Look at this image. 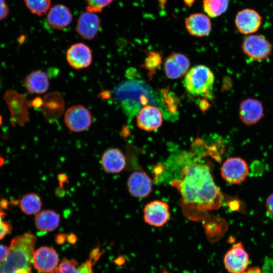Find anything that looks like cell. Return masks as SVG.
I'll return each mask as SVG.
<instances>
[{"label": "cell", "mask_w": 273, "mask_h": 273, "mask_svg": "<svg viewBox=\"0 0 273 273\" xmlns=\"http://www.w3.org/2000/svg\"><path fill=\"white\" fill-rule=\"evenodd\" d=\"M172 185L181 195V208L188 219L200 220L208 211L218 209L222 205L223 195L204 164L187 166L181 171V178L174 180Z\"/></svg>", "instance_id": "cell-1"}, {"label": "cell", "mask_w": 273, "mask_h": 273, "mask_svg": "<svg viewBox=\"0 0 273 273\" xmlns=\"http://www.w3.org/2000/svg\"><path fill=\"white\" fill-rule=\"evenodd\" d=\"M36 241L35 236L30 233L14 238L6 259L0 263V273L31 269Z\"/></svg>", "instance_id": "cell-2"}, {"label": "cell", "mask_w": 273, "mask_h": 273, "mask_svg": "<svg viewBox=\"0 0 273 273\" xmlns=\"http://www.w3.org/2000/svg\"><path fill=\"white\" fill-rule=\"evenodd\" d=\"M115 100L128 114L133 115L142 106L152 102L149 89L137 81H127L117 85L113 92Z\"/></svg>", "instance_id": "cell-3"}, {"label": "cell", "mask_w": 273, "mask_h": 273, "mask_svg": "<svg viewBox=\"0 0 273 273\" xmlns=\"http://www.w3.org/2000/svg\"><path fill=\"white\" fill-rule=\"evenodd\" d=\"M214 82V76L207 67L199 65L192 67L186 74L184 86L194 96H205L210 93Z\"/></svg>", "instance_id": "cell-4"}, {"label": "cell", "mask_w": 273, "mask_h": 273, "mask_svg": "<svg viewBox=\"0 0 273 273\" xmlns=\"http://www.w3.org/2000/svg\"><path fill=\"white\" fill-rule=\"evenodd\" d=\"M4 100L9 109L10 123L13 126L17 125L23 126L29 121L28 109L32 104L26 96L10 89L5 93Z\"/></svg>", "instance_id": "cell-5"}, {"label": "cell", "mask_w": 273, "mask_h": 273, "mask_svg": "<svg viewBox=\"0 0 273 273\" xmlns=\"http://www.w3.org/2000/svg\"><path fill=\"white\" fill-rule=\"evenodd\" d=\"M241 49L247 57L255 61H261L271 55L272 45L262 35L249 34L243 40Z\"/></svg>", "instance_id": "cell-6"}, {"label": "cell", "mask_w": 273, "mask_h": 273, "mask_svg": "<svg viewBox=\"0 0 273 273\" xmlns=\"http://www.w3.org/2000/svg\"><path fill=\"white\" fill-rule=\"evenodd\" d=\"M93 117L89 111L81 105H73L65 113L64 121L67 127L75 132L83 131L91 125Z\"/></svg>", "instance_id": "cell-7"}, {"label": "cell", "mask_w": 273, "mask_h": 273, "mask_svg": "<svg viewBox=\"0 0 273 273\" xmlns=\"http://www.w3.org/2000/svg\"><path fill=\"white\" fill-rule=\"evenodd\" d=\"M223 263L230 273H243L249 264L248 253L241 242L234 244L224 255Z\"/></svg>", "instance_id": "cell-8"}, {"label": "cell", "mask_w": 273, "mask_h": 273, "mask_svg": "<svg viewBox=\"0 0 273 273\" xmlns=\"http://www.w3.org/2000/svg\"><path fill=\"white\" fill-rule=\"evenodd\" d=\"M249 173L246 162L240 157H231L223 163L221 174L228 183L232 184H240L245 180Z\"/></svg>", "instance_id": "cell-9"}, {"label": "cell", "mask_w": 273, "mask_h": 273, "mask_svg": "<svg viewBox=\"0 0 273 273\" xmlns=\"http://www.w3.org/2000/svg\"><path fill=\"white\" fill-rule=\"evenodd\" d=\"M262 23V17L256 10L246 8L239 11L235 19L238 31L243 34H252L258 30Z\"/></svg>", "instance_id": "cell-10"}, {"label": "cell", "mask_w": 273, "mask_h": 273, "mask_svg": "<svg viewBox=\"0 0 273 273\" xmlns=\"http://www.w3.org/2000/svg\"><path fill=\"white\" fill-rule=\"evenodd\" d=\"M143 211L145 222L156 227L164 225L170 217L169 206L162 201L154 200L149 203Z\"/></svg>", "instance_id": "cell-11"}, {"label": "cell", "mask_w": 273, "mask_h": 273, "mask_svg": "<svg viewBox=\"0 0 273 273\" xmlns=\"http://www.w3.org/2000/svg\"><path fill=\"white\" fill-rule=\"evenodd\" d=\"M66 57L69 65L75 69L87 68L92 62V53L90 48L82 42L71 45L67 51Z\"/></svg>", "instance_id": "cell-12"}, {"label": "cell", "mask_w": 273, "mask_h": 273, "mask_svg": "<svg viewBox=\"0 0 273 273\" xmlns=\"http://www.w3.org/2000/svg\"><path fill=\"white\" fill-rule=\"evenodd\" d=\"M58 263V255L52 248L41 247L34 252L32 264L41 272H51L57 267Z\"/></svg>", "instance_id": "cell-13"}, {"label": "cell", "mask_w": 273, "mask_h": 273, "mask_svg": "<svg viewBox=\"0 0 273 273\" xmlns=\"http://www.w3.org/2000/svg\"><path fill=\"white\" fill-rule=\"evenodd\" d=\"M100 255L99 249H96L92 251L89 259L80 265L73 259H63L59 266L50 273H93V266Z\"/></svg>", "instance_id": "cell-14"}, {"label": "cell", "mask_w": 273, "mask_h": 273, "mask_svg": "<svg viewBox=\"0 0 273 273\" xmlns=\"http://www.w3.org/2000/svg\"><path fill=\"white\" fill-rule=\"evenodd\" d=\"M127 187L130 194L138 198H144L152 191V181L144 171L132 172L127 180Z\"/></svg>", "instance_id": "cell-15"}, {"label": "cell", "mask_w": 273, "mask_h": 273, "mask_svg": "<svg viewBox=\"0 0 273 273\" xmlns=\"http://www.w3.org/2000/svg\"><path fill=\"white\" fill-rule=\"evenodd\" d=\"M136 122L138 127L147 131H151L160 127L163 122L162 114L156 107L147 105L139 111Z\"/></svg>", "instance_id": "cell-16"}, {"label": "cell", "mask_w": 273, "mask_h": 273, "mask_svg": "<svg viewBox=\"0 0 273 273\" xmlns=\"http://www.w3.org/2000/svg\"><path fill=\"white\" fill-rule=\"evenodd\" d=\"M101 26V20L95 13L86 11L78 18L76 31L83 38L93 39L98 33Z\"/></svg>", "instance_id": "cell-17"}, {"label": "cell", "mask_w": 273, "mask_h": 273, "mask_svg": "<svg viewBox=\"0 0 273 273\" xmlns=\"http://www.w3.org/2000/svg\"><path fill=\"white\" fill-rule=\"evenodd\" d=\"M263 116V107L260 101L248 98L241 103L239 117L244 124L246 125L255 124L259 121Z\"/></svg>", "instance_id": "cell-18"}, {"label": "cell", "mask_w": 273, "mask_h": 273, "mask_svg": "<svg viewBox=\"0 0 273 273\" xmlns=\"http://www.w3.org/2000/svg\"><path fill=\"white\" fill-rule=\"evenodd\" d=\"M190 66L189 59L185 55L174 53L166 59L164 72L168 78L177 79L187 73Z\"/></svg>", "instance_id": "cell-19"}, {"label": "cell", "mask_w": 273, "mask_h": 273, "mask_svg": "<svg viewBox=\"0 0 273 273\" xmlns=\"http://www.w3.org/2000/svg\"><path fill=\"white\" fill-rule=\"evenodd\" d=\"M185 26L192 35L203 37L208 35L212 28L209 17L202 13L190 15L185 20Z\"/></svg>", "instance_id": "cell-20"}, {"label": "cell", "mask_w": 273, "mask_h": 273, "mask_svg": "<svg viewBox=\"0 0 273 273\" xmlns=\"http://www.w3.org/2000/svg\"><path fill=\"white\" fill-rule=\"evenodd\" d=\"M72 14L70 9L62 4H57L50 9L47 20L49 25L56 29H62L72 22Z\"/></svg>", "instance_id": "cell-21"}, {"label": "cell", "mask_w": 273, "mask_h": 273, "mask_svg": "<svg viewBox=\"0 0 273 273\" xmlns=\"http://www.w3.org/2000/svg\"><path fill=\"white\" fill-rule=\"evenodd\" d=\"M24 85L26 90L31 94L41 95L46 93L49 88V78L46 72L35 70L25 78Z\"/></svg>", "instance_id": "cell-22"}, {"label": "cell", "mask_w": 273, "mask_h": 273, "mask_svg": "<svg viewBox=\"0 0 273 273\" xmlns=\"http://www.w3.org/2000/svg\"><path fill=\"white\" fill-rule=\"evenodd\" d=\"M101 164L105 171L110 173L121 172L126 165V159L122 152L116 148L106 150L101 158Z\"/></svg>", "instance_id": "cell-23"}, {"label": "cell", "mask_w": 273, "mask_h": 273, "mask_svg": "<svg viewBox=\"0 0 273 273\" xmlns=\"http://www.w3.org/2000/svg\"><path fill=\"white\" fill-rule=\"evenodd\" d=\"M60 220V216L55 211L45 210L37 214L34 221L38 230L42 232H52L59 226Z\"/></svg>", "instance_id": "cell-24"}, {"label": "cell", "mask_w": 273, "mask_h": 273, "mask_svg": "<svg viewBox=\"0 0 273 273\" xmlns=\"http://www.w3.org/2000/svg\"><path fill=\"white\" fill-rule=\"evenodd\" d=\"M42 206L39 196L35 193L27 194L20 201L21 210L25 214L31 215L38 212Z\"/></svg>", "instance_id": "cell-25"}, {"label": "cell", "mask_w": 273, "mask_h": 273, "mask_svg": "<svg viewBox=\"0 0 273 273\" xmlns=\"http://www.w3.org/2000/svg\"><path fill=\"white\" fill-rule=\"evenodd\" d=\"M229 5V0H203V8L207 16L218 17L225 13Z\"/></svg>", "instance_id": "cell-26"}, {"label": "cell", "mask_w": 273, "mask_h": 273, "mask_svg": "<svg viewBox=\"0 0 273 273\" xmlns=\"http://www.w3.org/2000/svg\"><path fill=\"white\" fill-rule=\"evenodd\" d=\"M29 11L37 16L46 14L50 10L51 0H24Z\"/></svg>", "instance_id": "cell-27"}, {"label": "cell", "mask_w": 273, "mask_h": 273, "mask_svg": "<svg viewBox=\"0 0 273 273\" xmlns=\"http://www.w3.org/2000/svg\"><path fill=\"white\" fill-rule=\"evenodd\" d=\"M114 0H86V11L93 13L101 12L104 8Z\"/></svg>", "instance_id": "cell-28"}, {"label": "cell", "mask_w": 273, "mask_h": 273, "mask_svg": "<svg viewBox=\"0 0 273 273\" xmlns=\"http://www.w3.org/2000/svg\"><path fill=\"white\" fill-rule=\"evenodd\" d=\"M5 213L0 208V240L9 234L12 230L11 224L4 220Z\"/></svg>", "instance_id": "cell-29"}, {"label": "cell", "mask_w": 273, "mask_h": 273, "mask_svg": "<svg viewBox=\"0 0 273 273\" xmlns=\"http://www.w3.org/2000/svg\"><path fill=\"white\" fill-rule=\"evenodd\" d=\"M161 61L160 54L158 52H150L146 59V65H153V67H156Z\"/></svg>", "instance_id": "cell-30"}, {"label": "cell", "mask_w": 273, "mask_h": 273, "mask_svg": "<svg viewBox=\"0 0 273 273\" xmlns=\"http://www.w3.org/2000/svg\"><path fill=\"white\" fill-rule=\"evenodd\" d=\"M9 12V8L6 1L0 0V21L6 18Z\"/></svg>", "instance_id": "cell-31"}, {"label": "cell", "mask_w": 273, "mask_h": 273, "mask_svg": "<svg viewBox=\"0 0 273 273\" xmlns=\"http://www.w3.org/2000/svg\"><path fill=\"white\" fill-rule=\"evenodd\" d=\"M9 248L6 246L0 244V263L3 262L6 258Z\"/></svg>", "instance_id": "cell-32"}, {"label": "cell", "mask_w": 273, "mask_h": 273, "mask_svg": "<svg viewBox=\"0 0 273 273\" xmlns=\"http://www.w3.org/2000/svg\"><path fill=\"white\" fill-rule=\"evenodd\" d=\"M266 206L269 213L273 216V194L269 195L267 198Z\"/></svg>", "instance_id": "cell-33"}, {"label": "cell", "mask_w": 273, "mask_h": 273, "mask_svg": "<svg viewBox=\"0 0 273 273\" xmlns=\"http://www.w3.org/2000/svg\"><path fill=\"white\" fill-rule=\"evenodd\" d=\"M243 273H267L262 270L258 267H251L248 269H247Z\"/></svg>", "instance_id": "cell-34"}, {"label": "cell", "mask_w": 273, "mask_h": 273, "mask_svg": "<svg viewBox=\"0 0 273 273\" xmlns=\"http://www.w3.org/2000/svg\"><path fill=\"white\" fill-rule=\"evenodd\" d=\"M4 273V272H3ZM10 273H33L31 269H20Z\"/></svg>", "instance_id": "cell-35"}, {"label": "cell", "mask_w": 273, "mask_h": 273, "mask_svg": "<svg viewBox=\"0 0 273 273\" xmlns=\"http://www.w3.org/2000/svg\"><path fill=\"white\" fill-rule=\"evenodd\" d=\"M185 4L189 7H191L195 0H183Z\"/></svg>", "instance_id": "cell-36"}, {"label": "cell", "mask_w": 273, "mask_h": 273, "mask_svg": "<svg viewBox=\"0 0 273 273\" xmlns=\"http://www.w3.org/2000/svg\"><path fill=\"white\" fill-rule=\"evenodd\" d=\"M2 123H3V118L1 115L0 114V127L2 124Z\"/></svg>", "instance_id": "cell-37"}, {"label": "cell", "mask_w": 273, "mask_h": 273, "mask_svg": "<svg viewBox=\"0 0 273 273\" xmlns=\"http://www.w3.org/2000/svg\"><path fill=\"white\" fill-rule=\"evenodd\" d=\"M2 159V158L0 157V159ZM2 162H3V161H0V162H1V163H2Z\"/></svg>", "instance_id": "cell-38"}]
</instances>
